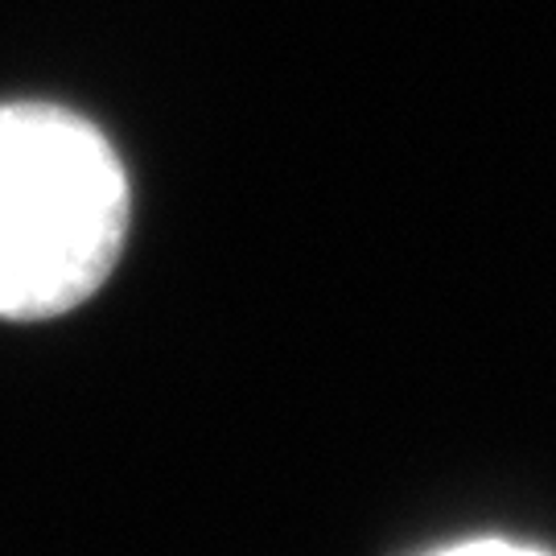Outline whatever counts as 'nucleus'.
<instances>
[{"instance_id": "1", "label": "nucleus", "mask_w": 556, "mask_h": 556, "mask_svg": "<svg viewBox=\"0 0 556 556\" xmlns=\"http://www.w3.org/2000/svg\"><path fill=\"white\" fill-rule=\"evenodd\" d=\"M132 190L112 140L59 103H0V318L79 309L112 277Z\"/></svg>"}, {"instance_id": "2", "label": "nucleus", "mask_w": 556, "mask_h": 556, "mask_svg": "<svg viewBox=\"0 0 556 556\" xmlns=\"http://www.w3.org/2000/svg\"><path fill=\"white\" fill-rule=\"evenodd\" d=\"M438 556H548L540 548H523V544H511V540H470V544H457V548H445Z\"/></svg>"}]
</instances>
